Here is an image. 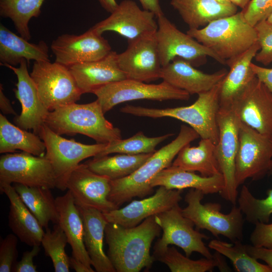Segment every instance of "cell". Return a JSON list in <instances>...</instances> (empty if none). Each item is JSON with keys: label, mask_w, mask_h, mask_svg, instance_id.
Returning <instances> with one entry per match:
<instances>
[{"label": "cell", "mask_w": 272, "mask_h": 272, "mask_svg": "<svg viewBox=\"0 0 272 272\" xmlns=\"http://www.w3.org/2000/svg\"><path fill=\"white\" fill-rule=\"evenodd\" d=\"M1 193L10 201L9 226L20 240L33 247L40 245L45 233L43 227L22 201L11 184L0 185Z\"/></svg>", "instance_id": "obj_26"}, {"label": "cell", "mask_w": 272, "mask_h": 272, "mask_svg": "<svg viewBox=\"0 0 272 272\" xmlns=\"http://www.w3.org/2000/svg\"><path fill=\"white\" fill-rule=\"evenodd\" d=\"M228 72L223 69L213 74L204 73L187 61L176 57L162 66L161 79L190 95H198L211 89L224 79Z\"/></svg>", "instance_id": "obj_22"}, {"label": "cell", "mask_w": 272, "mask_h": 272, "mask_svg": "<svg viewBox=\"0 0 272 272\" xmlns=\"http://www.w3.org/2000/svg\"><path fill=\"white\" fill-rule=\"evenodd\" d=\"M101 6L110 14L118 7V4L115 0H98Z\"/></svg>", "instance_id": "obj_51"}, {"label": "cell", "mask_w": 272, "mask_h": 272, "mask_svg": "<svg viewBox=\"0 0 272 272\" xmlns=\"http://www.w3.org/2000/svg\"><path fill=\"white\" fill-rule=\"evenodd\" d=\"M69 67L82 94L92 93L104 85L127 79L119 67L117 53L114 51L101 59Z\"/></svg>", "instance_id": "obj_23"}, {"label": "cell", "mask_w": 272, "mask_h": 272, "mask_svg": "<svg viewBox=\"0 0 272 272\" xmlns=\"http://www.w3.org/2000/svg\"><path fill=\"white\" fill-rule=\"evenodd\" d=\"M250 236L252 245L272 248V223H257Z\"/></svg>", "instance_id": "obj_44"}, {"label": "cell", "mask_w": 272, "mask_h": 272, "mask_svg": "<svg viewBox=\"0 0 272 272\" xmlns=\"http://www.w3.org/2000/svg\"><path fill=\"white\" fill-rule=\"evenodd\" d=\"M101 106L104 113L121 103L137 100H188L190 94L163 81L158 84L126 79L104 85L92 93Z\"/></svg>", "instance_id": "obj_9"}, {"label": "cell", "mask_w": 272, "mask_h": 272, "mask_svg": "<svg viewBox=\"0 0 272 272\" xmlns=\"http://www.w3.org/2000/svg\"><path fill=\"white\" fill-rule=\"evenodd\" d=\"M254 27L260 46L254 59L264 65H268L272 62V24L265 20Z\"/></svg>", "instance_id": "obj_41"}, {"label": "cell", "mask_w": 272, "mask_h": 272, "mask_svg": "<svg viewBox=\"0 0 272 272\" xmlns=\"http://www.w3.org/2000/svg\"><path fill=\"white\" fill-rule=\"evenodd\" d=\"M170 4L190 29L202 28L214 20L237 13L234 4L216 0H171Z\"/></svg>", "instance_id": "obj_29"}, {"label": "cell", "mask_w": 272, "mask_h": 272, "mask_svg": "<svg viewBox=\"0 0 272 272\" xmlns=\"http://www.w3.org/2000/svg\"><path fill=\"white\" fill-rule=\"evenodd\" d=\"M70 266L77 272H94L95 270L87 267L82 262L73 256L70 257Z\"/></svg>", "instance_id": "obj_50"}, {"label": "cell", "mask_w": 272, "mask_h": 272, "mask_svg": "<svg viewBox=\"0 0 272 272\" xmlns=\"http://www.w3.org/2000/svg\"><path fill=\"white\" fill-rule=\"evenodd\" d=\"M30 75L49 111L76 103L83 94L69 67L56 61H35Z\"/></svg>", "instance_id": "obj_7"}, {"label": "cell", "mask_w": 272, "mask_h": 272, "mask_svg": "<svg viewBox=\"0 0 272 272\" xmlns=\"http://www.w3.org/2000/svg\"><path fill=\"white\" fill-rule=\"evenodd\" d=\"M232 108L242 122L272 140V93L256 77Z\"/></svg>", "instance_id": "obj_17"}, {"label": "cell", "mask_w": 272, "mask_h": 272, "mask_svg": "<svg viewBox=\"0 0 272 272\" xmlns=\"http://www.w3.org/2000/svg\"><path fill=\"white\" fill-rule=\"evenodd\" d=\"M251 0H230L231 2L236 7H239L242 10L245 8Z\"/></svg>", "instance_id": "obj_52"}, {"label": "cell", "mask_w": 272, "mask_h": 272, "mask_svg": "<svg viewBox=\"0 0 272 272\" xmlns=\"http://www.w3.org/2000/svg\"><path fill=\"white\" fill-rule=\"evenodd\" d=\"M45 124L58 134L80 133L97 143L122 139L120 130L105 118L97 100L86 104L74 103L49 111Z\"/></svg>", "instance_id": "obj_3"}, {"label": "cell", "mask_w": 272, "mask_h": 272, "mask_svg": "<svg viewBox=\"0 0 272 272\" xmlns=\"http://www.w3.org/2000/svg\"><path fill=\"white\" fill-rule=\"evenodd\" d=\"M161 230L155 216L132 227L108 223L105 238L108 246V256L116 271L139 272L150 269L155 261L150 248Z\"/></svg>", "instance_id": "obj_1"}, {"label": "cell", "mask_w": 272, "mask_h": 272, "mask_svg": "<svg viewBox=\"0 0 272 272\" xmlns=\"http://www.w3.org/2000/svg\"><path fill=\"white\" fill-rule=\"evenodd\" d=\"M45 144V157L50 162L57 181L56 188L64 191L66 181L72 171L82 160L95 157L107 144L86 145L62 138L45 123L38 134Z\"/></svg>", "instance_id": "obj_8"}, {"label": "cell", "mask_w": 272, "mask_h": 272, "mask_svg": "<svg viewBox=\"0 0 272 272\" xmlns=\"http://www.w3.org/2000/svg\"><path fill=\"white\" fill-rule=\"evenodd\" d=\"M27 64L24 59L19 67L7 64L2 65L13 71L17 78L14 93L21 105L22 110L21 114L14 118L15 123L22 129H32L38 135L49 111L39 98L35 85L28 72Z\"/></svg>", "instance_id": "obj_20"}, {"label": "cell", "mask_w": 272, "mask_h": 272, "mask_svg": "<svg viewBox=\"0 0 272 272\" xmlns=\"http://www.w3.org/2000/svg\"><path fill=\"white\" fill-rule=\"evenodd\" d=\"M144 10L153 13L156 18L164 15L159 0H139Z\"/></svg>", "instance_id": "obj_48"}, {"label": "cell", "mask_w": 272, "mask_h": 272, "mask_svg": "<svg viewBox=\"0 0 272 272\" xmlns=\"http://www.w3.org/2000/svg\"><path fill=\"white\" fill-rule=\"evenodd\" d=\"M156 32L128 40L127 48L117 54L119 67L127 79L150 82L161 78L162 66Z\"/></svg>", "instance_id": "obj_15"}, {"label": "cell", "mask_w": 272, "mask_h": 272, "mask_svg": "<svg viewBox=\"0 0 272 272\" xmlns=\"http://www.w3.org/2000/svg\"><path fill=\"white\" fill-rule=\"evenodd\" d=\"M223 80L210 90L198 94L197 100L189 106L158 109L127 105L120 110L137 116L175 118L189 125L201 139L211 140L217 145L219 137L217 114Z\"/></svg>", "instance_id": "obj_4"}, {"label": "cell", "mask_w": 272, "mask_h": 272, "mask_svg": "<svg viewBox=\"0 0 272 272\" xmlns=\"http://www.w3.org/2000/svg\"><path fill=\"white\" fill-rule=\"evenodd\" d=\"M44 0H0V15L9 18L21 36L27 40L31 38L29 23L37 18Z\"/></svg>", "instance_id": "obj_36"}, {"label": "cell", "mask_w": 272, "mask_h": 272, "mask_svg": "<svg viewBox=\"0 0 272 272\" xmlns=\"http://www.w3.org/2000/svg\"><path fill=\"white\" fill-rule=\"evenodd\" d=\"M59 215V224L66 236L72 249V256L91 269L92 264L84 242V228L82 218L71 193L55 198Z\"/></svg>", "instance_id": "obj_27"}, {"label": "cell", "mask_w": 272, "mask_h": 272, "mask_svg": "<svg viewBox=\"0 0 272 272\" xmlns=\"http://www.w3.org/2000/svg\"><path fill=\"white\" fill-rule=\"evenodd\" d=\"M68 243L63 230L59 224H55L52 230L46 229L41 244L46 255L50 257L55 272L70 271V257L65 247Z\"/></svg>", "instance_id": "obj_40"}, {"label": "cell", "mask_w": 272, "mask_h": 272, "mask_svg": "<svg viewBox=\"0 0 272 272\" xmlns=\"http://www.w3.org/2000/svg\"><path fill=\"white\" fill-rule=\"evenodd\" d=\"M272 169V140L240 121L236 158L238 187L247 179L259 180Z\"/></svg>", "instance_id": "obj_10"}, {"label": "cell", "mask_w": 272, "mask_h": 272, "mask_svg": "<svg viewBox=\"0 0 272 272\" xmlns=\"http://www.w3.org/2000/svg\"><path fill=\"white\" fill-rule=\"evenodd\" d=\"M12 183L50 189L57 186L53 169L45 156L24 152L1 156L0 185Z\"/></svg>", "instance_id": "obj_14"}, {"label": "cell", "mask_w": 272, "mask_h": 272, "mask_svg": "<svg viewBox=\"0 0 272 272\" xmlns=\"http://www.w3.org/2000/svg\"><path fill=\"white\" fill-rule=\"evenodd\" d=\"M221 3L224 4H232L230 0H216Z\"/></svg>", "instance_id": "obj_53"}, {"label": "cell", "mask_w": 272, "mask_h": 272, "mask_svg": "<svg viewBox=\"0 0 272 272\" xmlns=\"http://www.w3.org/2000/svg\"><path fill=\"white\" fill-rule=\"evenodd\" d=\"M267 22L272 24V13L266 20Z\"/></svg>", "instance_id": "obj_54"}, {"label": "cell", "mask_w": 272, "mask_h": 272, "mask_svg": "<svg viewBox=\"0 0 272 272\" xmlns=\"http://www.w3.org/2000/svg\"><path fill=\"white\" fill-rule=\"evenodd\" d=\"M50 48L55 61L67 67L101 59L112 51L108 40L92 28L80 35H59Z\"/></svg>", "instance_id": "obj_16"}, {"label": "cell", "mask_w": 272, "mask_h": 272, "mask_svg": "<svg viewBox=\"0 0 272 272\" xmlns=\"http://www.w3.org/2000/svg\"><path fill=\"white\" fill-rule=\"evenodd\" d=\"M216 149V145L211 140L201 139L197 146L190 147L189 144L183 147L171 165L186 171L198 172L205 177L221 174Z\"/></svg>", "instance_id": "obj_31"}, {"label": "cell", "mask_w": 272, "mask_h": 272, "mask_svg": "<svg viewBox=\"0 0 272 272\" xmlns=\"http://www.w3.org/2000/svg\"><path fill=\"white\" fill-rule=\"evenodd\" d=\"M199 138L191 127L182 125L177 137L153 153L133 173L125 177L111 180L109 200L119 208L134 197H144L153 192L152 180L164 169L170 166L180 150Z\"/></svg>", "instance_id": "obj_2"}, {"label": "cell", "mask_w": 272, "mask_h": 272, "mask_svg": "<svg viewBox=\"0 0 272 272\" xmlns=\"http://www.w3.org/2000/svg\"><path fill=\"white\" fill-rule=\"evenodd\" d=\"M205 194L191 188L185 196L187 206L182 209L183 215L190 220L198 230L205 229L219 238L223 235L232 242L243 239V214L238 207L233 205L231 211L225 214L221 212L218 203H201Z\"/></svg>", "instance_id": "obj_6"}, {"label": "cell", "mask_w": 272, "mask_h": 272, "mask_svg": "<svg viewBox=\"0 0 272 272\" xmlns=\"http://www.w3.org/2000/svg\"><path fill=\"white\" fill-rule=\"evenodd\" d=\"M251 67L256 77L262 82L272 93V68H266L257 65L253 62Z\"/></svg>", "instance_id": "obj_47"}, {"label": "cell", "mask_w": 272, "mask_h": 272, "mask_svg": "<svg viewBox=\"0 0 272 272\" xmlns=\"http://www.w3.org/2000/svg\"><path fill=\"white\" fill-rule=\"evenodd\" d=\"M13 186L43 228H48L49 222L54 224L59 223L55 198L50 189L30 187L19 183H14Z\"/></svg>", "instance_id": "obj_32"}, {"label": "cell", "mask_w": 272, "mask_h": 272, "mask_svg": "<svg viewBox=\"0 0 272 272\" xmlns=\"http://www.w3.org/2000/svg\"><path fill=\"white\" fill-rule=\"evenodd\" d=\"M24 59L28 63L31 60H49L47 45L43 41L37 44L29 42L1 24V65L7 64L15 66Z\"/></svg>", "instance_id": "obj_30"}, {"label": "cell", "mask_w": 272, "mask_h": 272, "mask_svg": "<svg viewBox=\"0 0 272 272\" xmlns=\"http://www.w3.org/2000/svg\"><path fill=\"white\" fill-rule=\"evenodd\" d=\"M168 133L157 137L149 138L142 131L126 139H120L107 144L103 151L95 157L112 153L138 155L154 153L155 148L161 143L173 135Z\"/></svg>", "instance_id": "obj_38"}, {"label": "cell", "mask_w": 272, "mask_h": 272, "mask_svg": "<svg viewBox=\"0 0 272 272\" xmlns=\"http://www.w3.org/2000/svg\"><path fill=\"white\" fill-rule=\"evenodd\" d=\"M186 33L218 55L225 63L240 55L258 41L254 27L242 12L216 19L206 26Z\"/></svg>", "instance_id": "obj_5"}, {"label": "cell", "mask_w": 272, "mask_h": 272, "mask_svg": "<svg viewBox=\"0 0 272 272\" xmlns=\"http://www.w3.org/2000/svg\"><path fill=\"white\" fill-rule=\"evenodd\" d=\"M153 13L141 10L134 1L123 0L109 17L91 28L101 35L106 31H113L127 41L131 40L156 32L158 23Z\"/></svg>", "instance_id": "obj_19"}, {"label": "cell", "mask_w": 272, "mask_h": 272, "mask_svg": "<svg viewBox=\"0 0 272 272\" xmlns=\"http://www.w3.org/2000/svg\"><path fill=\"white\" fill-rule=\"evenodd\" d=\"M244 246L251 256L264 261L272 269V248L256 247L247 244H244Z\"/></svg>", "instance_id": "obj_46"}, {"label": "cell", "mask_w": 272, "mask_h": 272, "mask_svg": "<svg viewBox=\"0 0 272 272\" xmlns=\"http://www.w3.org/2000/svg\"><path fill=\"white\" fill-rule=\"evenodd\" d=\"M242 12L246 21L255 27L272 13V0H251Z\"/></svg>", "instance_id": "obj_43"}, {"label": "cell", "mask_w": 272, "mask_h": 272, "mask_svg": "<svg viewBox=\"0 0 272 272\" xmlns=\"http://www.w3.org/2000/svg\"><path fill=\"white\" fill-rule=\"evenodd\" d=\"M260 48L257 41L240 55L226 61L230 71L222 82L220 109L232 108L236 100L256 77L250 64Z\"/></svg>", "instance_id": "obj_24"}, {"label": "cell", "mask_w": 272, "mask_h": 272, "mask_svg": "<svg viewBox=\"0 0 272 272\" xmlns=\"http://www.w3.org/2000/svg\"><path fill=\"white\" fill-rule=\"evenodd\" d=\"M0 109L5 114H14L16 113L13 109L10 100L5 95L2 84L0 85Z\"/></svg>", "instance_id": "obj_49"}, {"label": "cell", "mask_w": 272, "mask_h": 272, "mask_svg": "<svg viewBox=\"0 0 272 272\" xmlns=\"http://www.w3.org/2000/svg\"><path fill=\"white\" fill-rule=\"evenodd\" d=\"M155 219L163 234L155 244L153 253L160 252L171 244L180 247L187 257L196 252L206 258H213L214 255L203 241L210 237L193 228L194 225L183 215L179 204L155 215Z\"/></svg>", "instance_id": "obj_11"}, {"label": "cell", "mask_w": 272, "mask_h": 272, "mask_svg": "<svg viewBox=\"0 0 272 272\" xmlns=\"http://www.w3.org/2000/svg\"><path fill=\"white\" fill-rule=\"evenodd\" d=\"M154 261L166 264L172 272L211 271L217 267L222 271L231 270L222 255L216 252L212 258L192 260L184 256L174 246L167 247L162 251L153 253Z\"/></svg>", "instance_id": "obj_34"}, {"label": "cell", "mask_w": 272, "mask_h": 272, "mask_svg": "<svg viewBox=\"0 0 272 272\" xmlns=\"http://www.w3.org/2000/svg\"><path fill=\"white\" fill-rule=\"evenodd\" d=\"M18 238L14 234H9L0 242V271L10 272L17 262Z\"/></svg>", "instance_id": "obj_42"}, {"label": "cell", "mask_w": 272, "mask_h": 272, "mask_svg": "<svg viewBox=\"0 0 272 272\" xmlns=\"http://www.w3.org/2000/svg\"><path fill=\"white\" fill-rule=\"evenodd\" d=\"M182 190L170 189L159 186L153 195L133 200L125 207L104 213L108 223L132 227L146 219L165 212L179 204Z\"/></svg>", "instance_id": "obj_21"}, {"label": "cell", "mask_w": 272, "mask_h": 272, "mask_svg": "<svg viewBox=\"0 0 272 272\" xmlns=\"http://www.w3.org/2000/svg\"><path fill=\"white\" fill-rule=\"evenodd\" d=\"M269 174L272 176V169ZM267 194L265 198H256L246 186H242L237 201L246 221L254 225L268 223L272 215V188L267 191Z\"/></svg>", "instance_id": "obj_39"}, {"label": "cell", "mask_w": 272, "mask_h": 272, "mask_svg": "<svg viewBox=\"0 0 272 272\" xmlns=\"http://www.w3.org/2000/svg\"><path fill=\"white\" fill-rule=\"evenodd\" d=\"M151 186L183 190L187 188L202 191L205 194L220 193L224 187L222 174L210 177L199 175L171 165L159 172L151 182Z\"/></svg>", "instance_id": "obj_28"}, {"label": "cell", "mask_w": 272, "mask_h": 272, "mask_svg": "<svg viewBox=\"0 0 272 272\" xmlns=\"http://www.w3.org/2000/svg\"><path fill=\"white\" fill-rule=\"evenodd\" d=\"M157 18L156 37L162 66L176 57L187 61L194 66H199L206 63L207 56L225 64L211 50L179 30L164 15Z\"/></svg>", "instance_id": "obj_12"}, {"label": "cell", "mask_w": 272, "mask_h": 272, "mask_svg": "<svg viewBox=\"0 0 272 272\" xmlns=\"http://www.w3.org/2000/svg\"><path fill=\"white\" fill-rule=\"evenodd\" d=\"M110 181L91 171L86 164H79L69 175L65 188L77 206L93 208L106 213L119 208L108 199Z\"/></svg>", "instance_id": "obj_18"}, {"label": "cell", "mask_w": 272, "mask_h": 272, "mask_svg": "<svg viewBox=\"0 0 272 272\" xmlns=\"http://www.w3.org/2000/svg\"><path fill=\"white\" fill-rule=\"evenodd\" d=\"M40 245L32 247L30 251H26L23 253L21 260L17 261L12 268L14 272H36L37 266L34 264L33 259L40 251Z\"/></svg>", "instance_id": "obj_45"}, {"label": "cell", "mask_w": 272, "mask_h": 272, "mask_svg": "<svg viewBox=\"0 0 272 272\" xmlns=\"http://www.w3.org/2000/svg\"><path fill=\"white\" fill-rule=\"evenodd\" d=\"M77 207L83 222L84 242L92 266L97 272L116 271L104 251L105 229L108 223L104 213L93 208Z\"/></svg>", "instance_id": "obj_25"}, {"label": "cell", "mask_w": 272, "mask_h": 272, "mask_svg": "<svg viewBox=\"0 0 272 272\" xmlns=\"http://www.w3.org/2000/svg\"><path fill=\"white\" fill-rule=\"evenodd\" d=\"M240 121L233 108H220L217 114L219 137L216 154L224 180V187L220 194L233 205H236L238 195L235 168Z\"/></svg>", "instance_id": "obj_13"}, {"label": "cell", "mask_w": 272, "mask_h": 272, "mask_svg": "<svg viewBox=\"0 0 272 272\" xmlns=\"http://www.w3.org/2000/svg\"><path fill=\"white\" fill-rule=\"evenodd\" d=\"M241 242L238 241L231 244L213 239L209 242L208 247L228 258L236 271L272 272V269L267 264L261 263L251 256Z\"/></svg>", "instance_id": "obj_37"}, {"label": "cell", "mask_w": 272, "mask_h": 272, "mask_svg": "<svg viewBox=\"0 0 272 272\" xmlns=\"http://www.w3.org/2000/svg\"><path fill=\"white\" fill-rule=\"evenodd\" d=\"M17 150L37 156H44L45 144L38 135L11 123L0 114V153H11Z\"/></svg>", "instance_id": "obj_33"}, {"label": "cell", "mask_w": 272, "mask_h": 272, "mask_svg": "<svg viewBox=\"0 0 272 272\" xmlns=\"http://www.w3.org/2000/svg\"><path fill=\"white\" fill-rule=\"evenodd\" d=\"M152 154H119L113 156L105 155L94 157L93 159L85 163L94 173L105 176L111 180H116L125 177L133 173Z\"/></svg>", "instance_id": "obj_35"}]
</instances>
